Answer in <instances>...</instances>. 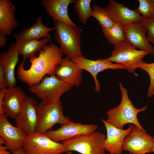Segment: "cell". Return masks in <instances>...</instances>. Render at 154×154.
<instances>
[{
    "label": "cell",
    "instance_id": "obj_1",
    "mask_svg": "<svg viewBox=\"0 0 154 154\" xmlns=\"http://www.w3.org/2000/svg\"><path fill=\"white\" fill-rule=\"evenodd\" d=\"M38 54L37 57L35 55L30 58L31 65L29 69L24 68L26 59L24 58L17 68L18 78L29 86L39 84L46 75H55L63 55L59 48L53 43L46 45Z\"/></svg>",
    "mask_w": 154,
    "mask_h": 154
},
{
    "label": "cell",
    "instance_id": "obj_29",
    "mask_svg": "<svg viewBox=\"0 0 154 154\" xmlns=\"http://www.w3.org/2000/svg\"><path fill=\"white\" fill-rule=\"evenodd\" d=\"M141 22L147 30V39L154 45V18H144Z\"/></svg>",
    "mask_w": 154,
    "mask_h": 154
},
{
    "label": "cell",
    "instance_id": "obj_27",
    "mask_svg": "<svg viewBox=\"0 0 154 154\" xmlns=\"http://www.w3.org/2000/svg\"><path fill=\"white\" fill-rule=\"evenodd\" d=\"M138 13L144 19L154 18V0H138Z\"/></svg>",
    "mask_w": 154,
    "mask_h": 154
},
{
    "label": "cell",
    "instance_id": "obj_11",
    "mask_svg": "<svg viewBox=\"0 0 154 154\" xmlns=\"http://www.w3.org/2000/svg\"><path fill=\"white\" fill-rule=\"evenodd\" d=\"M38 105L33 98L26 96L19 112L15 119L16 126L27 135L35 132L38 119Z\"/></svg>",
    "mask_w": 154,
    "mask_h": 154
},
{
    "label": "cell",
    "instance_id": "obj_19",
    "mask_svg": "<svg viewBox=\"0 0 154 154\" xmlns=\"http://www.w3.org/2000/svg\"><path fill=\"white\" fill-rule=\"evenodd\" d=\"M26 96L19 87H8L5 95L3 108L8 117L15 119L19 112Z\"/></svg>",
    "mask_w": 154,
    "mask_h": 154
},
{
    "label": "cell",
    "instance_id": "obj_39",
    "mask_svg": "<svg viewBox=\"0 0 154 154\" xmlns=\"http://www.w3.org/2000/svg\"><path fill=\"white\" fill-rule=\"evenodd\" d=\"M132 154V153H130V154Z\"/></svg>",
    "mask_w": 154,
    "mask_h": 154
},
{
    "label": "cell",
    "instance_id": "obj_23",
    "mask_svg": "<svg viewBox=\"0 0 154 154\" xmlns=\"http://www.w3.org/2000/svg\"><path fill=\"white\" fill-rule=\"evenodd\" d=\"M42 15L38 17L35 23L17 33L18 36L27 40H38L41 38L50 37L49 33L55 30V28L48 27L44 25L42 22Z\"/></svg>",
    "mask_w": 154,
    "mask_h": 154
},
{
    "label": "cell",
    "instance_id": "obj_14",
    "mask_svg": "<svg viewBox=\"0 0 154 154\" xmlns=\"http://www.w3.org/2000/svg\"><path fill=\"white\" fill-rule=\"evenodd\" d=\"M5 114L0 115V136L6 142L11 152L23 147L27 136L17 127L14 126L8 121Z\"/></svg>",
    "mask_w": 154,
    "mask_h": 154
},
{
    "label": "cell",
    "instance_id": "obj_10",
    "mask_svg": "<svg viewBox=\"0 0 154 154\" xmlns=\"http://www.w3.org/2000/svg\"><path fill=\"white\" fill-rule=\"evenodd\" d=\"M98 126L94 124H82L72 121L61 125L55 130H50L46 132L53 141L62 142L88 135L96 131Z\"/></svg>",
    "mask_w": 154,
    "mask_h": 154
},
{
    "label": "cell",
    "instance_id": "obj_8",
    "mask_svg": "<svg viewBox=\"0 0 154 154\" xmlns=\"http://www.w3.org/2000/svg\"><path fill=\"white\" fill-rule=\"evenodd\" d=\"M23 147L26 154H58L67 152L62 143L52 140L45 133L27 135Z\"/></svg>",
    "mask_w": 154,
    "mask_h": 154
},
{
    "label": "cell",
    "instance_id": "obj_40",
    "mask_svg": "<svg viewBox=\"0 0 154 154\" xmlns=\"http://www.w3.org/2000/svg\"><path fill=\"white\" fill-rule=\"evenodd\" d=\"M153 96H154V95H153Z\"/></svg>",
    "mask_w": 154,
    "mask_h": 154
},
{
    "label": "cell",
    "instance_id": "obj_9",
    "mask_svg": "<svg viewBox=\"0 0 154 154\" xmlns=\"http://www.w3.org/2000/svg\"><path fill=\"white\" fill-rule=\"evenodd\" d=\"M131 130L125 138L123 150L134 154H145L152 152L154 137L141 130L135 125H130Z\"/></svg>",
    "mask_w": 154,
    "mask_h": 154
},
{
    "label": "cell",
    "instance_id": "obj_25",
    "mask_svg": "<svg viewBox=\"0 0 154 154\" xmlns=\"http://www.w3.org/2000/svg\"><path fill=\"white\" fill-rule=\"evenodd\" d=\"M91 0H76L73 3L74 11L79 20L84 24H86L88 18L91 16L92 8L90 7Z\"/></svg>",
    "mask_w": 154,
    "mask_h": 154
},
{
    "label": "cell",
    "instance_id": "obj_28",
    "mask_svg": "<svg viewBox=\"0 0 154 154\" xmlns=\"http://www.w3.org/2000/svg\"><path fill=\"white\" fill-rule=\"evenodd\" d=\"M138 68L146 71L149 76L150 83L147 90V96L148 98H151L154 93V62L147 63L142 60L138 64Z\"/></svg>",
    "mask_w": 154,
    "mask_h": 154
},
{
    "label": "cell",
    "instance_id": "obj_21",
    "mask_svg": "<svg viewBox=\"0 0 154 154\" xmlns=\"http://www.w3.org/2000/svg\"><path fill=\"white\" fill-rule=\"evenodd\" d=\"M15 12V7L11 0H0V35H10L18 27Z\"/></svg>",
    "mask_w": 154,
    "mask_h": 154
},
{
    "label": "cell",
    "instance_id": "obj_33",
    "mask_svg": "<svg viewBox=\"0 0 154 154\" xmlns=\"http://www.w3.org/2000/svg\"><path fill=\"white\" fill-rule=\"evenodd\" d=\"M7 149H8V148L6 145H0V154H11L7 151Z\"/></svg>",
    "mask_w": 154,
    "mask_h": 154
},
{
    "label": "cell",
    "instance_id": "obj_35",
    "mask_svg": "<svg viewBox=\"0 0 154 154\" xmlns=\"http://www.w3.org/2000/svg\"><path fill=\"white\" fill-rule=\"evenodd\" d=\"M6 144L5 140L3 138L0 137V145H2L3 144Z\"/></svg>",
    "mask_w": 154,
    "mask_h": 154
},
{
    "label": "cell",
    "instance_id": "obj_30",
    "mask_svg": "<svg viewBox=\"0 0 154 154\" xmlns=\"http://www.w3.org/2000/svg\"><path fill=\"white\" fill-rule=\"evenodd\" d=\"M7 87H8L7 80L3 69L0 65V89Z\"/></svg>",
    "mask_w": 154,
    "mask_h": 154
},
{
    "label": "cell",
    "instance_id": "obj_3",
    "mask_svg": "<svg viewBox=\"0 0 154 154\" xmlns=\"http://www.w3.org/2000/svg\"><path fill=\"white\" fill-rule=\"evenodd\" d=\"M54 37L62 54L70 59L83 56L80 29L76 25L60 21H54Z\"/></svg>",
    "mask_w": 154,
    "mask_h": 154
},
{
    "label": "cell",
    "instance_id": "obj_7",
    "mask_svg": "<svg viewBox=\"0 0 154 154\" xmlns=\"http://www.w3.org/2000/svg\"><path fill=\"white\" fill-rule=\"evenodd\" d=\"M149 54L144 50H138L126 41L114 45L110 56L106 58L111 62L122 65L131 73H134L139 63Z\"/></svg>",
    "mask_w": 154,
    "mask_h": 154
},
{
    "label": "cell",
    "instance_id": "obj_26",
    "mask_svg": "<svg viewBox=\"0 0 154 154\" xmlns=\"http://www.w3.org/2000/svg\"><path fill=\"white\" fill-rule=\"evenodd\" d=\"M91 16L97 20L102 29L110 28L115 23L108 15L104 8L96 5L92 7Z\"/></svg>",
    "mask_w": 154,
    "mask_h": 154
},
{
    "label": "cell",
    "instance_id": "obj_12",
    "mask_svg": "<svg viewBox=\"0 0 154 154\" xmlns=\"http://www.w3.org/2000/svg\"><path fill=\"white\" fill-rule=\"evenodd\" d=\"M80 68L89 72L93 78L95 84V90L99 93L100 86L97 78L98 74L108 69L117 70L119 69H126L123 66L113 63L106 58H97L96 60L88 59L84 56L73 57L70 59Z\"/></svg>",
    "mask_w": 154,
    "mask_h": 154
},
{
    "label": "cell",
    "instance_id": "obj_36",
    "mask_svg": "<svg viewBox=\"0 0 154 154\" xmlns=\"http://www.w3.org/2000/svg\"><path fill=\"white\" fill-rule=\"evenodd\" d=\"M66 154H73L72 151H68L66 152Z\"/></svg>",
    "mask_w": 154,
    "mask_h": 154
},
{
    "label": "cell",
    "instance_id": "obj_6",
    "mask_svg": "<svg viewBox=\"0 0 154 154\" xmlns=\"http://www.w3.org/2000/svg\"><path fill=\"white\" fill-rule=\"evenodd\" d=\"M106 135L100 132L62 142L67 151H74L81 154H106L104 148Z\"/></svg>",
    "mask_w": 154,
    "mask_h": 154
},
{
    "label": "cell",
    "instance_id": "obj_13",
    "mask_svg": "<svg viewBox=\"0 0 154 154\" xmlns=\"http://www.w3.org/2000/svg\"><path fill=\"white\" fill-rule=\"evenodd\" d=\"M104 8L114 23L122 26L141 22L144 19L137 10L131 9L114 0H109Z\"/></svg>",
    "mask_w": 154,
    "mask_h": 154
},
{
    "label": "cell",
    "instance_id": "obj_34",
    "mask_svg": "<svg viewBox=\"0 0 154 154\" xmlns=\"http://www.w3.org/2000/svg\"><path fill=\"white\" fill-rule=\"evenodd\" d=\"M12 153L11 154H26L25 152L23 147L16 150Z\"/></svg>",
    "mask_w": 154,
    "mask_h": 154
},
{
    "label": "cell",
    "instance_id": "obj_32",
    "mask_svg": "<svg viewBox=\"0 0 154 154\" xmlns=\"http://www.w3.org/2000/svg\"><path fill=\"white\" fill-rule=\"evenodd\" d=\"M5 36L0 35V47H3L6 44L7 38Z\"/></svg>",
    "mask_w": 154,
    "mask_h": 154
},
{
    "label": "cell",
    "instance_id": "obj_2",
    "mask_svg": "<svg viewBox=\"0 0 154 154\" xmlns=\"http://www.w3.org/2000/svg\"><path fill=\"white\" fill-rule=\"evenodd\" d=\"M119 84L121 96V102L117 106L107 111L106 114L108 117L107 119L105 120L106 121L121 129H123L125 125L131 123L136 125L141 131L146 132L139 123L137 115L140 112L145 111L147 105L140 109L135 108L129 97L127 89L121 82H119Z\"/></svg>",
    "mask_w": 154,
    "mask_h": 154
},
{
    "label": "cell",
    "instance_id": "obj_22",
    "mask_svg": "<svg viewBox=\"0 0 154 154\" xmlns=\"http://www.w3.org/2000/svg\"><path fill=\"white\" fill-rule=\"evenodd\" d=\"M14 36L16 40L15 47L19 54L26 59L35 56L37 52H39L47 43L51 41L49 37H44L40 40H27L20 37L17 33H15Z\"/></svg>",
    "mask_w": 154,
    "mask_h": 154
},
{
    "label": "cell",
    "instance_id": "obj_18",
    "mask_svg": "<svg viewBox=\"0 0 154 154\" xmlns=\"http://www.w3.org/2000/svg\"><path fill=\"white\" fill-rule=\"evenodd\" d=\"M76 0H43L41 4L48 15L54 21H60L67 24L76 25L68 14L69 5Z\"/></svg>",
    "mask_w": 154,
    "mask_h": 154
},
{
    "label": "cell",
    "instance_id": "obj_38",
    "mask_svg": "<svg viewBox=\"0 0 154 154\" xmlns=\"http://www.w3.org/2000/svg\"><path fill=\"white\" fill-rule=\"evenodd\" d=\"M62 154V153H59V154Z\"/></svg>",
    "mask_w": 154,
    "mask_h": 154
},
{
    "label": "cell",
    "instance_id": "obj_4",
    "mask_svg": "<svg viewBox=\"0 0 154 154\" xmlns=\"http://www.w3.org/2000/svg\"><path fill=\"white\" fill-rule=\"evenodd\" d=\"M73 86L58 79L55 75L46 76L37 85L29 86L31 93L47 104L57 102L64 93L69 91Z\"/></svg>",
    "mask_w": 154,
    "mask_h": 154
},
{
    "label": "cell",
    "instance_id": "obj_17",
    "mask_svg": "<svg viewBox=\"0 0 154 154\" xmlns=\"http://www.w3.org/2000/svg\"><path fill=\"white\" fill-rule=\"evenodd\" d=\"M83 70L69 58H62L58 66L55 76L59 80L76 87L81 83Z\"/></svg>",
    "mask_w": 154,
    "mask_h": 154
},
{
    "label": "cell",
    "instance_id": "obj_5",
    "mask_svg": "<svg viewBox=\"0 0 154 154\" xmlns=\"http://www.w3.org/2000/svg\"><path fill=\"white\" fill-rule=\"evenodd\" d=\"M38 122L35 132L45 133L57 123L61 125L72 121L63 114V107L60 100L57 102L47 104L42 101L37 106Z\"/></svg>",
    "mask_w": 154,
    "mask_h": 154
},
{
    "label": "cell",
    "instance_id": "obj_31",
    "mask_svg": "<svg viewBox=\"0 0 154 154\" xmlns=\"http://www.w3.org/2000/svg\"><path fill=\"white\" fill-rule=\"evenodd\" d=\"M7 88L0 89V115L5 114L3 106L4 97Z\"/></svg>",
    "mask_w": 154,
    "mask_h": 154
},
{
    "label": "cell",
    "instance_id": "obj_24",
    "mask_svg": "<svg viewBox=\"0 0 154 154\" xmlns=\"http://www.w3.org/2000/svg\"><path fill=\"white\" fill-rule=\"evenodd\" d=\"M102 31L109 43L115 45L125 41L124 26L116 23L111 27L102 29Z\"/></svg>",
    "mask_w": 154,
    "mask_h": 154
},
{
    "label": "cell",
    "instance_id": "obj_16",
    "mask_svg": "<svg viewBox=\"0 0 154 154\" xmlns=\"http://www.w3.org/2000/svg\"><path fill=\"white\" fill-rule=\"evenodd\" d=\"M101 121L104 125L107 132L104 144L105 151L110 154H121L124 139L131 129L130 125L128 128L123 129L107 123L104 119H101Z\"/></svg>",
    "mask_w": 154,
    "mask_h": 154
},
{
    "label": "cell",
    "instance_id": "obj_15",
    "mask_svg": "<svg viewBox=\"0 0 154 154\" xmlns=\"http://www.w3.org/2000/svg\"><path fill=\"white\" fill-rule=\"evenodd\" d=\"M125 41L131 45L151 54L154 53V49L146 36V28L141 22L130 24L124 26Z\"/></svg>",
    "mask_w": 154,
    "mask_h": 154
},
{
    "label": "cell",
    "instance_id": "obj_20",
    "mask_svg": "<svg viewBox=\"0 0 154 154\" xmlns=\"http://www.w3.org/2000/svg\"><path fill=\"white\" fill-rule=\"evenodd\" d=\"M19 55L15 43L11 44L8 50L0 54V65L4 72L8 87H15L16 85L15 70L19 61Z\"/></svg>",
    "mask_w": 154,
    "mask_h": 154
},
{
    "label": "cell",
    "instance_id": "obj_37",
    "mask_svg": "<svg viewBox=\"0 0 154 154\" xmlns=\"http://www.w3.org/2000/svg\"><path fill=\"white\" fill-rule=\"evenodd\" d=\"M152 149V152H153V154H154V144L153 146Z\"/></svg>",
    "mask_w": 154,
    "mask_h": 154
}]
</instances>
